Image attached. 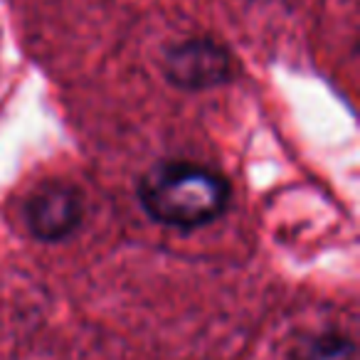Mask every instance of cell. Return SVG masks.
I'll return each instance as SVG.
<instances>
[{
	"instance_id": "obj_1",
	"label": "cell",
	"mask_w": 360,
	"mask_h": 360,
	"mask_svg": "<svg viewBox=\"0 0 360 360\" xmlns=\"http://www.w3.org/2000/svg\"><path fill=\"white\" fill-rule=\"evenodd\" d=\"M136 198L150 222L178 232H195L227 215L232 183L210 165L165 158L139 175Z\"/></svg>"
},
{
	"instance_id": "obj_3",
	"label": "cell",
	"mask_w": 360,
	"mask_h": 360,
	"mask_svg": "<svg viewBox=\"0 0 360 360\" xmlns=\"http://www.w3.org/2000/svg\"><path fill=\"white\" fill-rule=\"evenodd\" d=\"M160 72L165 82L180 91H207L232 79L235 62L222 42L212 37H188L163 52Z\"/></svg>"
},
{
	"instance_id": "obj_4",
	"label": "cell",
	"mask_w": 360,
	"mask_h": 360,
	"mask_svg": "<svg viewBox=\"0 0 360 360\" xmlns=\"http://www.w3.org/2000/svg\"><path fill=\"white\" fill-rule=\"evenodd\" d=\"M289 360H355L358 348L348 333L338 328H326L306 333L291 345Z\"/></svg>"
},
{
	"instance_id": "obj_2",
	"label": "cell",
	"mask_w": 360,
	"mask_h": 360,
	"mask_svg": "<svg viewBox=\"0 0 360 360\" xmlns=\"http://www.w3.org/2000/svg\"><path fill=\"white\" fill-rule=\"evenodd\" d=\"M22 220L32 240L42 245L67 242L84 222V193L70 180H45L22 202Z\"/></svg>"
}]
</instances>
